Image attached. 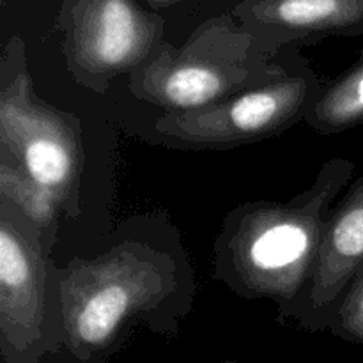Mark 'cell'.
Wrapping results in <instances>:
<instances>
[{
	"instance_id": "7c38bea8",
	"label": "cell",
	"mask_w": 363,
	"mask_h": 363,
	"mask_svg": "<svg viewBox=\"0 0 363 363\" xmlns=\"http://www.w3.org/2000/svg\"><path fill=\"white\" fill-rule=\"evenodd\" d=\"M326 328L340 339L363 344V262L347 284Z\"/></svg>"
},
{
	"instance_id": "7a4b0ae2",
	"label": "cell",
	"mask_w": 363,
	"mask_h": 363,
	"mask_svg": "<svg viewBox=\"0 0 363 363\" xmlns=\"http://www.w3.org/2000/svg\"><path fill=\"white\" fill-rule=\"evenodd\" d=\"M287 50L262 41L227 11L202 21L181 46L163 41L128 74V87L165 112L202 108L286 78L298 59Z\"/></svg>"
},
{
	"instance_id": "52a82bcc",
	"label": "cell",
	"mask_w": 363,
	"mask_h": 363,
	"mask_svg": "<svg viewBox=\"0 0 363 363\" xmlns=\"http://www.w3.org/2000/svg\"><path fill=\"white\" fill-rule=\"evenodd\" d=\"M55 229H43L0 197V344L7 363H38Z\"/></svg>"
},
{
	"instance_id": "8fae6325",
	"label": "cell",
	"mask_w": 363,
	"mask_h": 363,
	"mask_svg": "<svg viewBox=\"0 0 363 363\" xmlns=\"http://www.w3.org/2000/svg\"><path fill=\"white\" fill-rule=\"evenodd\" d=\"M0 197L43 229L57 227L62 206L55 195L32 179L18 163L0 152Z\"/></svg>"
},
{
	"instance_id": "5bb4252c",
	"label": "cell",
	"mask_w": 363,
	"mask_h": 363,
	"mask_svg": "<svg viewBox=\"0 0 363 363\" xmlns=\"http://www.w3.org/2000/svg\"><path fill=\"white\" fill-rule=\"evenodd\" d=\"M238 2H243V0H236V4H238Z\"/></svg>"
},
{
	"instance_id": "3957f363",
	"label": "cell",
	"mask_w": 363,
	"mask_h": 363,
	"mask_svg": "<svg viewBox=\"0 0 363 363\" xmlns=\"http://www.w3.org/2000/svg\"><path fill=\"white\" fill-rule=\"evenodd\" d=\"M64 339L78 354L108 346L130 319L177 291L176 266L140 241H123L94 259H74L57 277Z\"/></svg>"
},
{
	"instance_id": "ba28073f",
	"label": "cell",
	"mask_w": 363,
	"mask_h": 363,
	"mask_svg": "<svg viewBox=\"0 0 363 363\" xmlns=\"http://www.w3.org/2000/svg\"><path fill=\"white\" fill-rule=\"evenodd\" d=\"M363 262V172L351 181L326 223L311 280L280 315L308 330L326 328L340 296Z\"/></svg>"
},
{
	"instance_id": "9c48e42d",
	"label": "cell",
	"mask_w": 363,
	"mask_h": 363,
	"mask_svg": "<svg viewBox=\"0 0 363 363\" xmlns=\"http://www.w3.org/2000/svg\"><path fill=\"white\" fill-rule=\"evenodd\" d=\"M230 13L277 48L363 35V0H243Z\"/></svg>"
},
{
	"instance_id": "8992f818",
	"label": "cell",
	"mask_w": 363,
	"mask_h": 363,
	"mask_svg": "<svg viewBox=\"0 0 363 363\" xmlns=\"http://www.w3.org/2000/svg\"><path fill=\"white\" fill-rule=\"evenodd\" d=\"M57 28L67 71L98 94L144 66L165 41V18L138 0H60Z\"/></svg>"
},
{
	"instance_id": "277c9868",
	"label": "cell",
	"mask_w": 363,
	"mask_h": 363,
	"mask_svg": "<svg viewBox=\"0 0 363 363\" xmlns=\"http://www.w3.org/2000/svg\"><path fill=\"white\" fill-rule=\"evenodd\" d=\"M0 152L48 188L67 216L80 215L82 124L35 94L18 35L7 39L0 57Z\"/></svg>"
},
{
	"instance_id": "4fadbf2b",
	"label": "cell",
	"mask_w": 363,
	"mask_h": 363,
	"mask_svg": "<svg viewBox=\"0 0 363 363\" xmlns=\"http://www.w3.org/2000/svg\"><path fill=\"white\" fill-rule=\"evenodd\" d=\"M144 7H147L152 13H162V11L170 9V7H176L179 4H184L186 0H138Z\"/></svg>"
},
{
	"instance_id": "6da1fadb",
	"label": "cell",
	"mask_w": 363,
	"mask_h": 363,
	"mask_svg": "<svg viewBox=\"0 0 363 363\" xmlns=\"http://www.w3.org/2000/svg\"><path fill=\"white\" fill-rule=\"evenodd\" d=\"M354 165L328 160L314 184L287 202H248L223 220L215 243V277L243 298L277 301L282 315L311 280L337 199Z\"/></svg>"
},
{
	"instance_id": "5b68a950",
	"label": "cell",
	"mask_w": 363,
	"mask_h": 363,
	"mask_svg": "<svg viewBox=\"0 0 363 363\" xmlns=\"http://www.w3.org/2000/svg\"><path fill=\"white\" fill-rule=\"evenodd\" d=\"M314 67L298 57L286 78L186 112H165L156 119L160 142L179 149H230L289 130L325 91Z\"/></svg>"
},
{
	"instance_id": "30bf717a",
	"label": "cell",
	"mask_w": 363,
	"mask_h": 363,
	"mask_svg": "<svg viewBox=\"0 0 363 363\" xmlns=\"http://www.w3.org/2000/svg\"><path fill=\"white\" fill-rule=\"evenodd\" d=\"M305 123L321 135L363 126V53L339 78L326 84Z\"/></svg>"
}]
</instances>
